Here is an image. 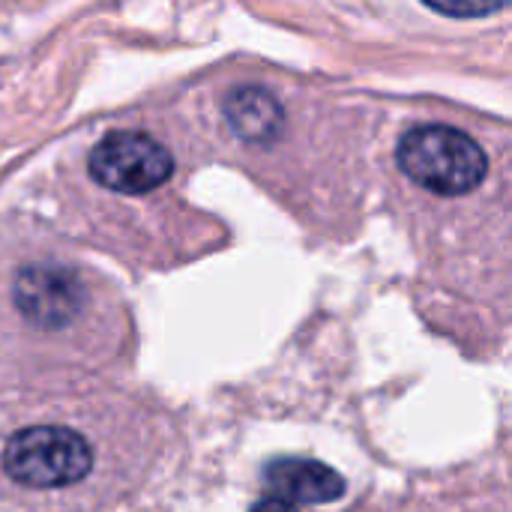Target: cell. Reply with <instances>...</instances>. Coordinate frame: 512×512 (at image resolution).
Here are the masks:
<instances>
[{
    "label": "cell",
    "mask_w": 512,
    "mask_h": 512,
    "mask_svg": "<svg viewBox=\"0 0 512 512\" xmlns=\"http://www.w3.org/2000/svg\"><path fill=\"white\" fill-rule=\"evenodd\" d=\"M267 486L273 498L291 507L333 504L345 495V480L312 459H279L267 468Z\"/></svg>",
    "instance_id": "5b68a950"
},
{
    "label": "cell",
    "mask_w": 512,
    "mask_h": 512,
    "mask_svg": "<svg viewBox=\"0 0 512 512\" xmlns=\"http://www.w3.org/2000/svg\"><path fill=\"white\" fill-rule=\"evenodd\" d=\"M252 512H297V507H291V504H285V501H279V498H264V501H258Z\"/></svg>",
    "instance_id": "ba28073f"
},
{
    "label": "cell",
    "mask_w": 512,
    "mask_h": 512,
    "mask_svg": "<svg viewBox=\"0 0 512 512\" xmlns=\"http://www.w3.org/2000/svg\"><path fill=\"white\" fill-rule=\"evenodd\" d=\"M432 12H444V15H453V18H471V15H492L504 6H447V3H429Z\"/></svg>",
    "instance_id": "52a82bcc"
},
{
    "label": "cell",
    "mask_w": 512,
    "mask_h": 512,
    "mask_svg": "<svg viewBox=\"0 0 512 512\" xmlns=\"http://www.w3.org/2000/svg\"><path fill=\"white\" fill-rule=\"evenodd\" d=\"M396 159L408 180L444 198H459L480 189L489 174L483 147L471 135L438 123L405 132Z\"/></svg>",
    "instance_id": "6da1fadb"
},
{
    "label": "cell",
    "mask_w": 512,
    "mask_h": 512,
    "mask_svg": "<svg viewBox=\"0 0 512 512\" xmlns=\"http://www.w3.org/2000/svg\"><path fill=\"white\" fill-rule=\"evenodd\" d=\"M87 168L93 180L111 192L147 195L162 183H168V177L174 174V156L159 138L147 132L117 129L108 132L93 147Z\"/></svg>",
    "instance_id": "3957f363"
},
{
    "label": "cell",
    "mask_w": 512,
    "mask_h": 512,
    "mask_svg": "<svg viewBox=\"0 0 512 512\" xmlns=\"http://www.w3.org/2000/svg\"><path fill=\"white\" fill-rule=\"evenodd\" d=\"M93 468V447L66 426H30L3 447V471L24 489H66Z\"/></svg>",
    "instance_id": "7a4b0ae2"
},
{
    "label": "cell",
    "mask_w": 512,
    "mask_h": 512,
    "mask_svg": "<svg viewBox=\"0 0 512 512\" xmlns=\"http://www.w3.org/2000/svg\"><path fill=\"white\" fill-rule=\"evenodd\" d=\"M225 120L240 141L267 147L285 129V108L264 87H237L225 99Z\"/></svg>",
    "instance_id": "8992f818"
},
{
    "label": "cell",
    "mask_w": 512,
    "mask_h": 512,
    "mask_svg": "<svg viewBox=\"0 0 512 512\" xmlns=\"http://www.w3.org/2000/svg\"><path fill=\"white\" fill-rule=\"evenodd\" d=\"M12 300L33 327L63 330L81 312L84 288L78 276L60 264H27L15 273Z\"/></svg>",
    "instance_id": "277c9868"
}]
</instances>
